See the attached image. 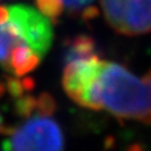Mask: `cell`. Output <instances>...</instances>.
<instances>
[{
	"label": "cell",
	"mask_w": 151,
	"mask_h": 151,
	"mask_svg": "<svg viewBox=\"0 0 151 151\" xmlns=\"http://www.w3.org/2000/svg\"><path fill=\"white\" fill-rule=\"evenodd\" d=\"M5 91H6V88H5V84H4V83H1V82H0V97H1V96H3V94H4V93H5Z\"/></svg>",
	"instance_id": "obj_8"
},
{
	"label": "cell",
	"mask_w": 151,
	"mask_h": 151,
	"mask_svg": "<svg viewBox=\"0 0 151 151\" xmlns=\"http://www.w3.org/2000/svg\"><path fill=\"white\" fill-rule=\"evenodd\" d=\"M4 131V121H3V117L0 115V134Z\"/></svg>",
	"instance_id": "obj_9"
},
{
	"label": "cell",
	"mask_w": 151,
	"mask_h": 151,
	"mask_svg": "<svg viewBox=\"0 0 151 151\" xmlns=\"http://www.w3.org/2000/svg\"><path fill=\"white\" fill-rule=\"evenodd\" d=\"M5 151H63L64 135L52 115L34 113L6 131Z\"/></svg>",
	"instance_id": "obj_3"
},
{
	"label": "cell",
	"mask_w": 151,
	"mask_h": 151,
	"mask_svg": "<svg viewBox=\"0 0 151 151\" xmlns=\"http://www.w3.org/2000/svg\"><path fill=\"white\" fill-rule=\"evenodd\" d=\"M5 8L8 18L18 27L29 48L43 59L54 39L52 22L38 9L25 4H13Z\"/></svg>",
	"instance_id": "obj_5"
},
{
	"label": "cell",
	"mask_w": 151,
	"mask_h": 151,
	"mask_svg": "<svg viewBox=\"0 0 151 151\" xmlns=\"http://www.w3.org/2000/svg\"><path fill=\"white\" fill-rule=\"evenodd\" d=\"M96 111L120 121L151 125V69L137 74L124 64L105 60L94 89Z\"/></svg>",
	"instance_id": "obj_1"
},
{
	"label": "cell",
	"mask_w": 151,
	"mask_h": 151,
	"mask_svg": "<svg viewBox=\"0 0 151 151\" xmlns=\"http://www.w3.org/2000/svg\"><path fill=\"white\" fill-rule=\"evenodd\" d=\"M60 1L63 4L64 10L73 15L92 19L97 14V9L94 6L96 0H60Z\"/></svg>",
	"instance_id": "obj_6"
},
{
	"label": "cell",
	"mask_w": 151,
	"mask_h": 151,
	"mask_svg": "<svg viewBox=\"0 0 151 151\" xmlns=\"http://www.w3.org/2000/svg\"><path fill=\"white\" fill-rule=\"evenodd\" d=\"M100 5L106 23L119 34L151 33V0H100Z\"/></svg>",
	"instance_id": "obj_4"
},
{
	"label": "cell",
	"mask_w": 151,
	"mask_h": 151,
	"mask_svg": "<svg viewBox=\"0 0 151 151\" xmlns=\"http://www.w3.org/2000/svg\"><path fill=\"white\" fill-rule=\"evenodd\" d=\"M37 8L52 23H55L64 12L60 0H35Z\"/></svg>",
	"instance_id": "obj_7"
},
{
	"label": "cell",
	"mask_w": 151,
	"mask_h": 151,
	"mask_svg": "<svg viewBox=\"0 0 151 151\" xmlns=\"http://www.w3.org/2000/svg\"><path fill=\"white\" fill-rule=\"evenodd\" d=\"M105 60L89 35L78 34L65 42L62 86L78 106L96 111L94 89Z\"/></svg>",
	"instance_id": "obj_2"
}]
</instances>
